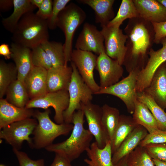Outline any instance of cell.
I'll return each mask as SVG.
<instances>
[{
    "instance_id": "cell-20",
    "label": "cell",
    "mask_w": 166,
    "mask_h": 166,
    "mask_svg": "<svg viewBox=\"0 0 166 166\" xmlns=\"http://www.w3.org/2000/svg\"><path fill=\"white\" fill-rule=\"evenodd\" d=\"M140 17L151 23L166 21V8L155 0H133Z\"/></svg>"
},
{
    "instance_id": "cell-6",
    "label": "cell",
    "mask_w": 166,
    "mask_h": 166,
    "mask_svg": "<svg viewBox=\"0 0 166 166\" xmlns=\"http://www.w3.org/2000/svg\"><path fill=\"white\" fill-rule=\"evenodd\" d=\"M73 69L71 80L68 91L69 103L63 116L64 122L72 123V117L76 111L81 109V104H85L91 102L93 93L85 82L80 75L76 66L71 62Z\"/></svg>"
},
{
    "instance_id": "cell-9",
    "label": "cell",
    "mask_w": 166,
    "mask_h": 166,
    "mask_svg": "<svg viewBox=\"0 0 166 166\" xmlns=\"http://www.w3.org/2000/svg\"><path fill=\"white\" fill-rule=\"evenodd\" d=\"M69 103L68 90H62L48 92L41 97L30 99L25 108L28 109L41 108L45 110L51 107L55 111V121L57 124H61L64 123L63 114L68 108Z\"/></svg>"
},
{
    "instance_id": "cell-4",
    "label": "cell",
    "mask_w": 166,
    "mask_h": 166,
    "mask_svg": "<svg viewBox=\"0 0 166 166\" xmlns=\"http://www.w3.org/2000/svg\"><path fill=\"white\" fill-rule=\"evenodd\" d=\"M50 113L49 109L42 112L34 111L33 117L38 123L33 133V148H45L53 144L57 137L68 135L73 129V124H57L53 122L49 117Z\"/></svg>"
},
{
    "instance_id": "cell-41",
    "label": "cell",
    "mask_w": 166,
    "mask_h": 166,
    "mask_svg": "<svg viewBox=\"0 0 166 166\" xmlns=\"http://www.w3.org/2000/svg\"><path fill=\"white\" fill-rule=\"evenodd\" d=\"M53 1L52 0H44L41 6L36 13L40 18L47 20L50 16L53 9Z\"/></svg>"
},
{
    "instance_id": "cell-18",
    "label": "cell",
    "mask_w": 166,
    "mask_h": 166,
    "mask_svg": "<svg viewBox=\"0 0 166 166\" xmlns=\"http://www.w3.org/2000/svg\"><path fill=\"white\" fill-rule=\"evenodd\" d=\"M11 58L14 62L18 72V80H24L34 66L31 58V49L12 42L10 44Z\"/></svg>"
},
{
    "instance_id": "cell-3",
    "label": "cell",
    "mask_w": 166,
    "mask_h": 166,
    "mask_svg": "<svg viewBox=\"0 0 166 166\" xmlns=\"http://www.w3.org/2000/svg\"><path fill=\"white\" fill-rule=\"evenodd\" d=\"M47 20L38 17L34 12L25 14L12 34L13 42L32 49L49 41Z\"/></svg>"
},
{
    "instance_id": "cell-45",
    "label": "cell",
    "mask_w": 166,
    "mask_h": 166,
    "mask_svg": "<svg viewBox=\"0 0 166 166\" xmlns=\"http://www.w3.org/2000/svg\"><path fill=\"white\" fill-rule=\"evenodd\" d=\"M155 166H166V161L152 159Z\"/></svg>"
},
{
    "instance_id": "cell-43",
    "label": "cell",
    "mask_w": 166,
    "mask_h": 166,
    "mask_svg": "<svg viewBox=\"0 0 166 166\" xmlns=\"http://www.w3.org/2000/svg\"><path fill=\"white\" fill-rule=\"evenodd\" d=\"M11 52L9 45L6 43H3L0 45V55L4 57L6 59L11 58Z\"/></svg>"
},
{
    "instance_id": "cell-26",
    "label": "cell",
    "mask_w": 166,
    "mask_h": 166,
    "mask_svg": "<svg viewBox=\"0 0 166 166\" xmlns=\"http://www.w3.org/2000/svg\"><path fill=\"white\" fill-rule=\"evenodd\" d=\"M138 125L132 117L120 115L118 124L110 141L112 155Z\"/></svg>"
},
{
    "instance_id": "cell-34",
    "label": "cell",
    "mask_w": 166,
    "mask_h": 166,
    "mask_svg": "<svg viewBox=\"0 0 166 166\" xmlns=\"http://www.w3.org/2000/svg\"><path fill=\"white\" fill-rule=\"evenodd\" d=\"M127 166H154L152 159L144 147L137 146L127 156Z\"/></svg>"
},
{
    "instance_id": "cell-12",
    "label": "cell",
    "mask_w": 166,
    "mask_h": 166,
    "mask_svg": "<svg viewBox=\"0 0 166 166\" xmlns=\"http://www.w3.org/2000/svg\"><path fill=\"white\" fill-rule=\"evenodd\" d=\"M160 43L162 47L159 49L155 51L150 49L148 53L149 57L147 62L139 73L136 88L137 93L144 91L149 85L158 68L166 62V37L162 39Z\"/></svg>"
},
{
    "instance_id": "cell-17",
    "label": "cell",
    "mask_w": 166,
    "mask_h": 166,
    "mask_svg": "<svg viewBox=\"0 0 166 166\" xmlns=\"http://www.w3.org/2000/svg\"><path fill=\"white\" fill-rule=\"evenodd\" d=\"M47 70L40 67L34 66L26 77L24 83L30 98L34 99L48 92Z\"/></svg>"
},
{
    "instance_id": "cell-29",
    "label": "cell",
    "mask_w": 166,
    "mask_h": 166,
    "mask_svg": "<svg viewBox=\"0 0 166 166\" xmlns=\"http://www.w3.org/2000/svg\"><path fill=\"white\" fill-rule=\"evenodd\" d=\"M138 100L144 104L155 118L158 128L166 130V112L149 95L144 92L137 93Z\"/></svg>"
},
{
    "instance_id": "cell-14",
    "label": "cell",
    "mask_w": 166,
    "mask_h": 166,
    "mask_svg": "<svg viewBox=\"0 0 166 166\" xmlns=\"http://www.w3.org/2000/svg\"><path fill=\"white\" fill-rule=\"evenodd\" d=\"M81 109L85 117L88 129L95 138V142L99 148H103L110 140L102 124L101 107L90 102L81 104Z\"/></svg>"
},
{
    "instance_id": "cell-21",
    "label": "cell",
    "mask_w": 166,
    "mask_h": 166,
    "mask_svg": "<svg viewBox=\"0 0 166 166\" xmlns=\"http://www.w3.org/2000/svg\"><path fill=\"white\" fill-rule=\"evenodd\" d=\"M34 113L32 109L19 108L5 99H0V130L14 122L31 118Z\"/></svg>"
},
{
    "instance_id": "cell-48",
    "label": "cell",
    "mask_w": 166,
    "mask_h": 166,
    "mask_svg": "<svg viewBox=\"0 0 166 166\" xmlns=\"http://www.w3.org/2000/svg\"><path fill=\"white\" fill-rule=\"evenodd\" d=\"M157 1L166 8V0H157Z\"/></svg>"
},
{
    "instance_id": "cell-30",
    "label": "cell",
    "mask_w": 166,
    "mask_h": 166,
    "mask_svg": "<svg viewBox=\"0 0 166 166\" xmlns=\"http://www.w3.org/2000/svg\"><path fill=\"white\" fill-rule=\"evenodd\" d=\"M101 109L102 124L110 141L118 124L121 115L118 109L107 104L103 105Z\"/></svg>"
},
{
    "instance_id": "cell-33",
    "label": "cell",
    "mask_w": 166,
    "mask_h": 166,
    "mask_svg": "<svg viewBox=\"0 0 166 166\" xmlns=\"http://www.w3.org/2000/svg\"><path fill=\"white\" fill-rule=\"evenodd\" d=\"M41 45L49 57L53 67L65 65L63 44L60 42L48 41Z\"/></svg>"
},
{
    "instance_id": "cell-36",
    "label": "cell",
    "mask_w": 166,
    "mask_h": 166,
    "mask_svg": "<svg viewBox=\"0 0 166 166\" xmlns=\"http://www.w3.org/2000/svg\"><path fill=\"white\" fill-rule=\"evenodd\" d=\"M70 0H54L53 1V9L51 15L47 20L49 29L54 30L57 27V21L61 12L65 7Z\"/></svg>"
},
{
    "instance_id": "cell-10",
    "label": "cell",
    "mask_w": 166,
    "mask_h": 166,
    "mask_svg": "<svg viewBox=\"0 0 166 166\" xmlns=\"http://www.w3.org/2000/svg\"><path fill=\"white\" fill-rule=\"evenodd\" d=\"M101 31L104 38L106 54L123 65L127 50L125 45L127 36L120 27L106 26L102 27Z\"/></svg>"
},
{
    "instance_id": "cell-1",
    "label": "cell",
    "mask_w": 166,
    "mask_h": 166,
    "mask_svg": "<svg viewBox=\"0 0 166 166\" xmlns=\"http://www.w3.org/2000/svg\"><path fill=\"white\" fill-rule=\"evenodd\" d=\"M124 31L128 43L123 65L128 73L135 69L140 71L147 62L148 50L154 42L153 25L140 17L132 18L129 19Z\"/></svg>"
},
{
    "instance_id": "cell-44",
    "label": "cell",
    "mask_w": 166,
    "mask_h": 166,
    "mask_svg": "<svg viewBox=\"0 0 166 166\" xmlns=\"http://www.w3.org/2000/svg\"><path fill=\"white\" fill-rule=\"evenodd\" d=\"M14 7L13 0H0V11L1 12L8 11Z\"/></svg>"
},
{
    "instance_id": "cell-40",
    "label": "cell",
    "mask_w": 166,
    "mask_h": 166,
    "mask_svg": "<svg viewBox=\"0 0 166 166\" xmlns=\"http://www.w3.org/2000/svg\"><path fill=\"white\" fill-rule=\"evenodd\" d=\"M152 23L154 32L153 42L156 44H159L162 39L166 37V21Z\"/></svg>"
},
{
    "instance_id": "cell-7",
    "label": "cell",
    "mask_w": 166,
    "mask_h": 166,
    "mask_svg": "<svg viewBox=\"0 0 166 166\" xmlns=\"http://www.w3.org/2000/svg\"><path fill=\"white\" fill-rule=\"evenodd\" d=\"M140 71L138 69L131 71L127 76L121 81L110 86L100 89L95 94H108L118 97L124 103L128 112L132 114L135 102L137 99L136 88Z\"/></svg>"
},
{
    "instance_id": "cell-13",
    "label": "cell",
    "mask_w": 166,
    "mask_h": 166,
    "mask_svg": "<svg viewBox=\"0 0 166 166\" xmlns=\"http://www.w3.org/2000/svg\"><path fill=\"white\" fill-rule=\"evenodd\" d=\"M96 68L99 75L100 89L109 87L118 82L124 72L122 65L109 57L105 51L102 52L97 57Z\"/></svg>"
},
{
    "instance_id": "cell-46",
    "label": "cell",
    "mask_w": 166,
    "mask_h": 166,
    "mask_svg": "<svg viewBox=\"0 0 166 166\" xmlns=\"http://www.w3.org/2000/svg\"><path fill=\"white\" fill-rule=\"evenodd\" d=\"M30 1L33 5L38 8L42 5L44 0H30Z\"/></svg>"
},
{
    "instance_id": "cell-39",
    "label": "cell",
    "mask_w": 166,
    "mask_h": 166,
    "mask_svg": "<svg viewBox=\"0 0 166 166\" xmlns=\"http://www.w3.org/2000/svg\"><path fill=\"white\" fill-rule=\"evenodd\" d=\"M163 143H166V130L159 129L152 133H148L139 145L144 147L149 144Z\"/></svg>"
},
{
    "instance_id": "cell-38",
    "label": "cell",
    "mask_w": 166,
    "mask_h": 166,
    "mask_svg": "<svg viewBox=\"0 0 166 166\" xmlns=\"http://www.w3.org/2000/svg\"><path fill=\"white\" fill-rule=\"evenodd\" d=\"M13 150L18 159L19 166H45L43 159L33 160L24 152L15 148H13Z\"/></svg>"
},
{
    "instance_id": "cell-8",
    "label": "cell",
    "mask_w": 166,
    "mask_h": 166,
    "mask_svg": "<svg viewBox=\"0 0 166 166\" xmlns=\"http://www.w3.org/2000/svg\"><path fill=\"white\" fill-rule=\"evenodd\" d=\"M38 123L34 118L13 123L0 130V138L4 139L13 148L20 150L25 141L33 148L32 139L30 136L33 134Z\"/></svg>"
},
{
    "instance_id": "cell-47",
    "label": "cell",
    "mask_w": 166,
    "mask_h": 166,
    "mask_svg": "<svg viewBox=\"0 0 166 166\" xmlns=\"http://www.w3.org/2000/svg\"><path fill=\"white\" fill-rule=\"evenodd\" d=\"M127 156L122 159L115 166H127Z\"/></svg>"
},
{
    "instance_id": "cell-19",
    "label": "cell",
    "mask_w": 166,
    "mask_h": 166,
    "mask_svg": "<svg viewBox=\"0 0 166 166\" xmlns=\"http://www.w3.org/2000/svg\"><path fill=\"white\" fill-rule=\"evenodd\" d=\"M72 72L71 66L64 65L52 67L47 70L48 92L68 90Z\"/></svg>"
},
{
    "instance_id": "cell-16",
    "label": "cell",
    "mask_w": 166,
    "mask_h": 166,
    "mask_svg": "<svg viewBox=\"0 0 166 166\" xmlns=\"http://www.w3.org/2000/svg\"><path fill=\"white\" fill-rule=\"evenodd\" d=\"M143 92L150 96L163 109H166V62L158 68Z\"/></svg>"
},
{
    "instance_id": "cell-28",
    "label": "cell",
    "mask_w": 166,
    "mask_h": 166,
    "mask_svg": "<svg viewBox=\"0 0 166 166\" xmlns=\"http://www.w3.org/2000/svg\"><path fill=\"white\" fill-rule=\"evenodd\" d=\"M5 95L8 102L19 108H25L30 100L24 82L18 79L9 86Z\"/></svg>"
},
{
    "instance_id": "cell-35",
    "label": "cell",
    "mask_w": 166,
    "mask_h": 166,
    "mask_svg": "<svg viewBox=\"0 0 166 166\" xmlns=\"http://www.w3.org/2000/svg\"><path fill=\"white\" fill-rule=\"evenodd\" d=\"M31 58L34 66L48 70L53 67L51 60L41 45L31 49Z\"/></svg>"
},
{
    "instance_id": "cell-31",
    "label": "cell",
    "mask_w": 166,
    "mask_h": 166,
    "mask_svg": "<svg viewBox=\"0 0 166 166\" xmlns=\"http://www.w3.org/2000/svg\"><path fill=\"white\" fill-rule=\"evenodd\" d=\"M18 79V72L14 64L0 61V98H3L8 87Z\"/></svg>"
},
{
    "instance_id": "cell-2",
    "label": "cell",
    "mask_w": 166,
    "mask_h": 166,
    "mask_svg": "<svg viewBox=\"0 0 166 166\" xmlns=\"http://www.w3.org/2000/svg\"><path fill=\"white\" fill-rule=\"evenodd\" d=\"M84 116L82 109L76 111L72 117L73 126L70 136L65 140L53 144L45 149L61 154L71 162L78 158L90 147L93 137L84 127Z\"/></svg>"
},
{
    "instance_id": "cell-27",
    "label": "cell",
    "mask_w": 166,
    "mask_h": 166,
    "mask_svg": "<svg viewBox=\"0 0 166 166\" xmlns=\"http://www.w3.org/2000/svg\"><path fill=\"white\" fill-rule=\"evenodd\" d=\"M132 117L137 124L143 126L149 133L159 129L157 122L149 109L138 99L135 102Z\"/></svg>"
},
{
    "instance_id": "cell-49",
    "label": "cell",
    "mask_w": 166,
    "mask_h": 166,
    "mask_svg": "<svg viewBox=\"0 0 166 166\" xmlns=\"http://www.w3.org/2000/svg\"><path fill=\"white\" fill-rule=\"evenodd\" d=\"M0 166H5L3 164H1Z\"/></svg>"
},
{
    "instance_id": "cell-32",
    "label": "cell",
    "mask_w": 166,
    "mask_h": 166,
    "mask_svg": "<svg viewBox=\"0 0 166 166\" xmlns=\"http://www.w3.org/2000/svg\"><path fill=\"white\" fill-rule=\"evenodd\" d=\"M139 17V14L133 0H122L117 15L107 26L120 27L124 20Z\"/></svg>"
},
{
    "instance_id": "cell-5",
    "label": "cell",
    "mask_w": 166,
    "mask_h": 166,
    "mask_svg": "<svg viewBox=\"0 0 166 166\" xmlns=\"http://www.w3.org/2000/svg\"><path fill=\"white\" fill-rule=\"evenodd\" d=\"M86 18V14L84 11L74 3H71L67 5L58 16L57 27L62 30L65 36L63 45L65 66H68V63L71 61L75 32Z\"/></svg>"
},
{
    "instance_id": "cell-37",
    "label": "cell",
    "mask_w": 166,
    "mask_h": 166,
    "mask_svg": "<svg viewBox=\"0 0 166 166\" xmlns=\"http://www.w3.org/2000/svg\"><path fill=\"white\" fill-rule=\"evenodd\" d=\"M143 147L152 159L166 161V143L149 144Z\"/></svg>"
},
{
    "instance_id": "cell-22",
    "label": "cell",
    "mask_w": 166,
    "mask_h": 166,
    "mask_svg": "<svg viewBox=\"0 0 166 166\" xmlns=\"http://www.w3.org/2000/svg\"><path fill=\"white\" fill-rule=\"evenodd\" d=\"M147 130L138 125L123 141L117 150L113 154L112 161L114 165L132 152L148 133Z\"/></svg>"
},
{
    "instance_id": "cell-42",
    "label": "cell",
    "mask_w": 166,
    "mask_h": 166,
    "mask_svg": "<svg viewBox=\"0 0 166 166\" xmlns=\"http://www.w3.org/2000/svg\"><path fill=\"white\" fill-rule=\"evenodd\" d=\"M55 153L54 159L50 166H73L64 156L59 153Z\"/></svg>"
},
{
    "instance_id": "cell-25",
    "label": "cell",
    "mask_w": 166,
    "mask_h": 166,
    "mask_svg": "<svg viewBox=\"0 0 166 166\" xmlns=\"http://www.w3.org/2000/svg\"><path fill=\"white\" fill-rule=\"evenodd\" d=\"M14 10L8 17L3 18L2 24L4 28L12 34L18 24L26 14L33 12L36 7L33 5L30 0H13Z\"/></svg>"
},
{
    "instance_id": "cell-11",
    "label": "cell",
    "mask_w": 166,
    "mask_h": 166,
    "mask_svg": "<svg viewBox=\"0 0 166 166\" xmlns=\"http://www.w3.org/2000/svg\"><path fill=\"white\" fill-rule=\"evenodd\" d=\"M97 57L92 52L77 49L73 50L71 55V62L74 64L82 78L94 94L101 89L93 76Z\"/></svg>"
},
{
    "instance_id": "cell-24",
    "label": "cell",
    "mask_w": 166,
    "mask_h": 166,
    "mask_svg": "<svg viewBox=\"0 0 166 166\" xmlns=\"http://www.w3.org/2000/svg\"><path fill=\"white\" fill-rule=\"evenodd\" d=\"M79 3L86 4L93 10L95 22L102 27L107 26L114 17L113 9L114 0H79Z\"/></svg>"
},
{
    "instance_id": "cell-15",
    "label": "cell",
    "mask_w": 166,
    "mask_h": 166,
    "mask_svg": "<svg viewBox=\"0 0 166 166\" xmlns=\"http://www.w3.org/2000/svg\"><path fill=\"white\" fill-rule=\"evenodd\" d=\"M104 38L101 31L94 25L86 22L75 45L76 49L93 52L99 55L105 51Z\"/></svg>"
},
{
    "instance_id": "cell-23",
    "label": "cell",
    "mask_w": 166,
    "mask_h": 166,
    "mask_svg": "<svg viewBox=\"0 0 166 166\" xmlns=\"http://www.w3.org/2000/svg\"><path fill=\"white\" fill-rule=\"evenodd\" d=\"M89 159L84 161L88 166H115L112 161V153L110 141L103 148L95 142L92 143L86 151Z\"/></svg>"
}]
</instances>
